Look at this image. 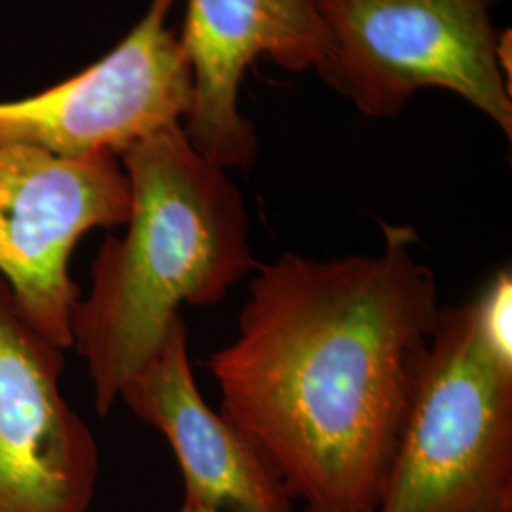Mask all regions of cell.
<instances>
[{
    "instance_id": "cell-1",
    "label": "cell",
    "mask_w": 512,
    "mask_h": 512,
    "mask_svg": "<svg viewBox=\"0 0 512 512\" xmlns=\"http://www.w3.org/2000/svg\"><path fill=\"white\" fill-rule=\"evenodd\" d=\"M382 236L374 255L258 262L236 338L207 363L220 414L304 512L374 511L439 325L416 230Z\"/></svg>"
},
{
    "instance_id": "cell-2",
    "label": "cell",
    "mask_w": 512,
    "mask_h": 512,
    "mask_svg": "<svg viewBox=\"0 0 512 512\" xmlns=\"http://www.w3.org/2000/svg\"><path fill=\"white\" fill-rule=\"evenodd\" d=\"M120 162L131 192L128 230L105 239L71 323L101 416L162 348L181 306H217L258 264L238 186L192 147L181 124L141 139Z\"/></svg>"
},
{
    "instance_id": "cell-3",
    "label": "cell",
    "mask_w": 512,
    "mask_h": 512,
    "mask_svg": "<svg viewBox=\"0 0 512 512\" xmlns=\"http://www.w3.org/2000/svg\"><path fill=\"white\" fill-rule=\"evenodd\" d=\"M372 512H512V366L442 308Z\"/></svg>"
},
{
    "instance_id": "cell-4",
    "label": "cell",
    "mask_w": 512,
    "mask_h": 512,
    "mask_svg": "<svg viewBox=\"0 0 512 512\" xmlns=\"http://www.w3.org/2000/svg\"><path fill=\"white\" fill-rule=\"evenodd\" d=\"M497 0H317L329 52L317 69L368 116H395L423 88L454 92L512 135Z\"/></svg>"
},
{
    "instance_id": "cell-5",
    "label": "cell",
    "mask_w": 512,
    "mask_h": 512,
    "mask_svg": "<svg viewBox=\"0 0 512 512\" xmlns=\"http://www.w3.org/2000/svg\"><path fill=\"white\" fill-rule=\"evenodd\" d=\"M129 181L116 154L63 158L0 145V277L48 340L73 348L76 243L93 228L126 224Z\"/></svg>"
},
{
    "instance_id": "cell-6",
    "label": "cell",
    "mask_w": 512,
    "mask_h": 512,
    "mask_svg": "<svg viewBox=\"0 0 512 512\" xmlns=\"http://www.w3.org/2000/svg\"><path fill=\"white\" fill-rule=\"evenodd\" d=\"M173 0H152L145 18L110 54L46 92L0 103V145L63 158L116 154L181 124L194 82L179 38L167 27Z\"/></svg>"
},
{
    "instance_id": "cell-7",
    "label": "cell",
    "mask_w": 512,
    "mask_h": 512,
    "mask_svg": "<svg viewBox=\"0 0 512 512\" xmlns=\"http://www.w3.org/2000/svg\"><path fill=\"white\" fill-rule=\"evenodd\" d=\"M63 351L0 277V512H88L99 452L61 391Z\"/></svg>"
},
{
    "instance_id": "cell-8",
    "label": "cell",
    "mask_w": 512,
    "mask_h": 512,
    "mask_svg": "<svg viewBox=\"0 0 512 512\" xmlns=\"http://www.w3.org/2000/svg\"><path fill=\"white\" fill-rule=\"evenodd\" d=\"M194 101L184 133L222 169L255 165L258 141L238 110L241 78L260 55L287 71L319 69L329 31L317 0H188L181 37Z\"/></svg>"
},
{
    "instance_id": "cell-9",
    "label": "cell",
    "mask_w": 512,
    "mask_h": 512,
    "mask_svg": "<svg viewBox=\"0 0 512 512\" xmlns=\"http://www.w3.org/2000/svg\"><path fill=\"white\" fill-rule=\"evenodd\" d=\"M120 399L169 442L183 475V503L219 512H294L293 495L255 440L198 391L183 315L122 387Z\"/></svg>"
},
{
    "instance_id": "cell-10",
    "label": "cell",
    "mask_w": 512,
    "mask_h": 512,
    "mask_svg": "<svg viewBox=\"0 0 512 512\" xmlns=\"http://www.w3.org/2000/svg\"><path fill=\"white\" fill-rule=\"evenodd\" d=\"M476 329L495 359L512 366V274L503 268L478 294L475 302Z\"/></svg>"
},
{
    "instance_id": "cell-11",
    "label": "cell",
    "mask_w": 512,
    "mask_h": 512,
    "mask_svg": "<svg viewBox=\"0 0 512 512\" xmlns=\"http://www.w3.org/2000/svg\"><path fill=\"white\" fill-rule=\"evenodd\" d=\"M177 512H219L209 509V507H203V505H192V503H183L181 509Z\"/></svg>"
}]
</instances>
